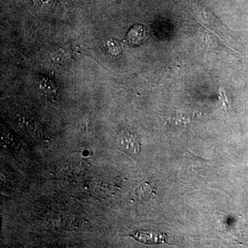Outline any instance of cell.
<instances>
[{"instance_id":"cell-1","label":"cell","mask_w":248,"mask_h":248,"mask_svg":"<svg viewBox=\"0 0 248 248\" xmlns=\"http://www.w3.org/2000/svg\"><path fill=\"white\" fill-rule=\"evenodd\" d=\"M121 146L124 151L130 155H138L141 151V145L136 135L132 133L131 130H124L121 134L120 138Z\"/></svg>"},{"instance_id":"cell-2","label":"cell","mask_w":248,"mask_h":248,"mask_svg":"<svg viewBox=\"0 0 248 248\" xmlns=\"http://www.w3.org/2000/svg\"><path fill=\"white\" fill-rule=\"evenodd\" d=\"M138 241L146 245L166 244V236L163 233L155 231H140L130 235Z\"/></svg>"},{"instance_id":"cell-3","label":"cell","mask_w":248,"mask_h":248,"mask_svg":"<svg viewBox=\"0 0 248 248\" xmlns=\"http://www.w3.org/2000/svg\"><path fill=\"white\" fill-rule=\"evenodd\" d=\"M146 37V31L142 26H135L129 32L128 40L134 45H140Z\"/></svg>"},{"instance_id":"cell-4","label":"cell","mask_w":248,"mask_h":248,"mask_svg":"<svg viewBox=\"0 0 248 248\" xmlns=\"http://www.w3.org/2000/svg\"><path fill=\"white\" fill-rule=\"evenodd\" d=\"M40 87L43 92L46 94H54L56 93L57 88L53 80L48 77H40Z\"/></svg>"},{"instance_id":"cell-5","label":"cell","mask_w":248,"mask_h":248,"mask_svg":"<svg viewBox=\"0 0 248 248\" xmlns=\"http://www.w3.org/2000/svg\"><path fill=\"white\" fill-rule=\"evenodd\" d=\"M194 117L190 114H184L183 112H177L175 115H172L170 117V122L173 124H177V125H187L192 122Z\"/></svg>"},{"instance_id":"cell-6","label":"cell","mask_w":248,"mask_h":248,"mask_svg":"<svg viewBox=\"0 0 248 248\" xmlns=\"http://www.w3.org/2000/svg\"><path fill=\"white\" fill-rule=\"evenodd\" d=\"M136 196L140 200H147L153 194V188L148 184H142L136 190Z\"/></svg>"},{"instance_id":"cell-7","label":"cell","mask_w":248,"mask_h":248,"mask_svg":"<svg viewBox=\"0 0 248 248\" xmlns=\"http://www.w3.org/2000/svg\"><path fill=\"white\" fill-rule=\"evenodd\" d=\"M220 97H221V102L223 103V105L225 108H229L230 106H231V102H230L229 98H228L226 91L223 88L220 89Z\"/></svg>"},{"instance_id":"cell-8","label":"cell","mask_w":248,"mask_h":248,"mask_svg":"<svg viewBox=\"0 0 248 248\" xmlns=\"http://www.w3.org/2000/svg\"><path fill=\"white\" fill-rule=\"evenodd\" d=\"M32 1L35 6L42 7V6H45L46 5L52 4L55 1V0H32Z\"/></svg>"}]
</instances>
